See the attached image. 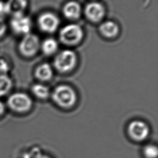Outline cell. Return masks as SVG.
I'll list each match as a JSON object with an SVG mask.
<instances>
[{"mask_svg": "<svg viewBox=\"0 0 158 158\" xmlns=\"http://www.w3.org/2000/svg\"><path fill=\"white\" fill-rule=\"evenodd\" d=\"M10 27L15 33L25 35L30 32L31 22L30 19L25 15L23 13L17 14L12 15L10 20Z\"/></svg>", "mask_w": 158, "mask_h": 158, "instance_id": "7", "label": "cell"}, {"mask_svg": "<svg viewBox=\"0 0 158 158\" xmlns=\"http://www.w3.org/2000/svg\"><path fill=\"white\" fill-rule=\"evenodd\" d=\"M127 132L129 136L134 141H143L149 136L150 128L144 122L139 120L131 121L128 125Z\"/></svg>", "mask_w": 158, "mask_h": 158, "instance_id": "6", "label": "cell"}, {"mask_svg": "<svg viewBox=\"0 0 158 158\" xmlns=\"http://www.w3.org/2000/svg\"><path fill=\"white\" fill-rule=\"evenodd\" d=\"M59 19L56 15L51 12H45L41 14L38 19V25L43 31L53 33L58 28Z\"/></svg>", "mask_w": 158, "mask_h": 158, "instance_id": "8", "label": "cell"}, {"mask_svg": "<svg viewBox=\"0 0 158 158\" xmlns=\"http://www.w3.org/2000/svg\"><path fill=\"white\" fill-rule=\"evenodd\" d=\"M101 33L105 37L111 38L117 35L119 28L117 23L111 20L105 21L99 26Z\"/></svg>", "mask_w": 158, "mask_h": 158, "instance_id": "11", "label": "cell"}, {"mask_svg": "<svg viewBox=\"0 0 158 158\" xmlns=\"http://www.w3.org/2000/svg\"><path fill=\"white\" fill-rule=\"evenodd\" d=\"M6 31V25L4 21L0 18V37H1Z\"/></svg>", "mask_w": 158, "mask_h": 158, "instance_id": "20", "label": "cell"}, {"mask_svg": "<svg viewBox=\"0 0 158 158\" xmlns=\"http://www.w3.org/2000/svg\"><path fill=\"white\" fill-rule=\"evenodd\" d=\"M7 103L12 110L18 112H25L31 109L33 102L28 94L23 93H15L10 96Z\"/></svg>", "mask_w": 158, "mask_h": 158, "instance_id": "5", "label": "cell"}, {"mask_svg": "<svg viewBox=\"0 0 158 158\" xmlns=\"http://www.w3.org/2000/svg\"><path fill=\"white\" fill-rule=\"evenodd\" d=\"M77 61L76 54L72 50L65 49L60 51L55 57V68L61 73H67L72 70Z\"/></svg>", "mask_w": 158, "mask_h": 158, "instance_id": "3", "label": "cell"}, {"mask_svg": "<svg viewBox=\"0 0 158 158\" xmlns=\"http://www.w3.org/2000/svg\"><path fill=\"white\" fill-rule=\"evenodd\" d=\"M52 99L56 105L63 109H70L76 103L77 100L75 90L69 85L57 86L52 93Z\"/></svg>", "mask_w": 158, "mask_h": 158, "instance_id": "1", "label": "cell"}, {"mask_svg": "<svg viewBox=\"0 0 158 158\" xmlns=\"http://www.w3.org/2000/svg\"><path fill=\"white\" fill-rule=\"evenodd\" d=\"M31 91L36 97L41 99H46L49 96V88L43 84L37 83L34 85L32 86Z\"/></svg>", "mask_w": 158, "mask_h": 158, "instance_id": "15", "label": "cell"}, {"mask_svg": "<svg viewBox=\"0 0 158 158\" xmlns=\"http://www.w3.org/2000/svg\"><path fill=\"white\" fill-rule=\"evenodd\" d=\"M83 38V31L77 24H68L64 26L59 32V38L66 45H76Z\"/></svg>", "mask_w": 158, "mask_h": 158, "instance_id": "2", "label": "cell"}, {"mask_svg": "<svg viewBox=\"0 0 158 158\" xmlns=\"http://www.w3.org/2000/svg\"><path fill=\"white\" fill-rule=\"evenodd\" d=\"M35 158H51V157L48 156V155H45V154H43L41 153H39L36 156Z\"/></svg>", "mask_w": 158, "mask_h": 158, "instance_id": "21", "label": "cell"}, {"mask_svg": "<svg viewBox=\"0 0 158 158\" xmlns=\"http://www.w3.org/2000/svg\"><path fill=\"white\" fill-rule=\"evenodd\" d=\"M12 86L10 78L6 74H0V96L6 94Z\"/></svg>", "mask_w": 158, "mask_h": 158, "instance_id": "16", "label": "cell"}, {"mask_svg": "<svg viewBox=\"0 0 158 158\" xmlns=\"http://www.w3.org/2000/svg\"><path fill=\"white\" fill-rule=\"evenodd\" d=\"M8 13L12 15L23 13V10L27 6L26 0H9L7 2Z\"/></svg>", "mask_w": 158, "mask_h": 158, "instance_id": "13", "label": "cell"}, {"mask_svg": "<svg viewBox=\"0 0 158 158\" xmlns=\"http://www.w3.org/2000/svg\"><path fill=\"white\" fill-rule=\"evenodd\" d=\"M85 14L90 21L98 22L104 17L105 9L101 3L93 1L86 4L85 8Z\"/></svg>", "mask_w": 158, "mask_h": 158, "instance_id": "9", "label": "cell"}, {"mask_svg": "<svg viewBox=\"0 0 158 158\" xmlns=\"http://www.w3.org/2000/svg\"><path fill=\"white\" fill-rule=\"evenodd\" d=\"M4 111V106L2 102L0 101V115H1Z\"/></svg>", "mask_w": 158, "mask_h": 158, "instance_id": "22", "label": "cell"}, {"mask_svg": "<svg viewBox=\"0 0 158 158\" xmlns=\"http://www.w3.org/2000/svg\"><path fill=\"white\" fill-rule=\"evenodd\" d=\"M8 14L7 6L6 2L0 1V15Z\"/></svg>", "mask_w": 158, "mask_h": 158, "instance_id": "19", "label": "cell"}, {"mask_svg": "<svg viewBox=\"0 0 158 158\" xmlns=\"http://www.w3.org/2000/svg\"><path fill=\"white\" fill-rule=\"evenodd\" d=\"M9 67L7 63L5 60L1 59L0 60V72L1 73V74H6V73L9 71Z\"/></svg>", "mask_w": 158, "mask_h": 158, "instance_id": "18", "label": "cell"}, {"mask_svg": "<svg viewBox=\"0 0 158 158\" xmlns=\"http://www.w3.org/2000/svg\"><path fill=\"white\" fill-rule=\"evenodd\" d=\"M41 50L46 56H50L55 53L58 49L57 41L52 38H49L43 41L41 45Z\"/></svg>", "mask_w": 158, "mask_h": 158, "instance_id": "14", "label": "cell"}, {"mask_svg": "<svg viewBox=\"0 0 158 158\" xmlns=\"http://www.w3.org/2000/svg\"><path fill=\"white\" fill-rule=\"evenodd\" d=\"M53 75L51 66L48 63H43L38 66L35 70L36 77L41 81L50 80Z\"/></svg>", "mask_w": 158, "mask_h": 158, "instance_id": "12", "label": "cell"}, {"mask_svg": "<svg viewBox=\"0 0 158 158\" xmlns=\"http://www.w3.org/2000/svg\"><path fill=\"white\" fill-rule=\"evenodd\" d=\"M62 11L66 18L70 20H76L80 17L81 8L77 2L70 1L64 5Z\"/></svg>", "mask_w": 158, "mask_h": 158, "instance_id": "10", "label": "cell"}, {"mask_svg": "<svg viewBox=\"0 0 158 158\" xmlns=\"http://www.w3.org/2000/svg\"><path fill=\"white\" fill-rule=\"evenodd\" d=\"M40 47L38 37L32 33L23 36L19 45L20 52L24 56L31 57L36 54Z\"/></svg>", "mask_w": 158, "mask_h": 158, "instance_id": "4", "label": "cell"}, {"mask_svg": "<svg viewBox=\"0 0 158 158\" xmlns=\"http://www.w3.org/2000/svg\"><path fill=\"white\" fill-rule=\"evenodd\" d=\"M143 155L146 158H157L158 156V149L156 146L149 144L143 149Z\"/></svg>", "mask_w": 158, "mask_h": 158, "instance_id": "17", "label": "cell"}]
</instances>
